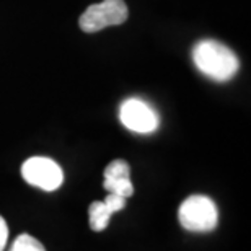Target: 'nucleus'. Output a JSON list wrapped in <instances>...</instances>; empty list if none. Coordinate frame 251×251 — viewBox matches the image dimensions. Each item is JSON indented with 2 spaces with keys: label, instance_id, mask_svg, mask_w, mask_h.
<instances>
[{
  "label": "nucleus",
  "instance_id": "nucleus-7",
  "mask_svg": "<svg viewBox=\"0 0 251 251\" xmlns=\"http://www.w3.org/2000/svg\"><path fill=\"white\" fill-rule=\"evenodd\" d=\"M103 188L111 194L121 196V198H130L134 194V186L130 178H104Z\"/></svg>",
  "mask_w": 251,
  "mask_h": 251
},
{
  "label": "nucleus",
  "instance_id": "nucleus-8",
  "mask_svg": "<svg viewBox=\"0 0 251 251\" xmlns=\"http://www.w3.org/2000/svg\"><path fill=\"white\" fill-rule=\"evenodd\" d=\"M8 251H46V248L43 247L39 240L31 237L29 233H22L15 238Z\"/></svg>",
  "mask_w": 251,
  "mask_h": 251
},
{
  "label": "nucleus",
  "instance_id": "nucleus-3",
  "mask_svg": "<svg viewBox=\"0 0 251 251\" xmlns=\"http://www.w3.org/2000/svg\"><path fill=\"white\" fill-rule=\"evenodd\" d=\"M129 17L127 5L124 0H103L101 3H95L82 13L78 25L85 33H97L108 26L123 25Z\"/></svg>",
  "mask_w": 251,
  "mask_h": 251
},
{
  "label": "nucleus",
  "instance_id": "nucleus-2",
  "mask_svg": "<svg viewBox=\"0 0 251 251\" xmlns=\"http://www.w3.org/2000/svg\"><path fill=\"white\" fill-rule=\"evenodd\" d=\"M178 220L181 224V227L189 230V232H212L219 224L217 205L207 196H189L178 207Z\"/></svg>",
  "mask_w": 251,
  "mask_h": 251
},
{
  "label": "nucleus",
  "instance_id": "nucleus-9",
  "mask_svg": "<svg viewBox=\"0 0 251 251\" xmlns=\"http://www.w3.org/2000/svg\"><path fill=\"white\" fill-rule=\"evenodd\" d=\"M130 167L126 160H113L111 163L104 168V178H129Z\"/></svg>",
  "mask_w": 251,
  "mask_h": 251
},
{
  "label": "nucleus",
  "instance_id": "nucleus-5",
  "mask_svg": "<svg viewBox=\"0 0 251 251\" xmlns=\"http://www.w3.org/2000/svg\"><path fill=\"white\" fill-rule=\"evenodd\" d=\"M119 119L124 124V127L137 134L153 132L160 124L157 111L139 98L126 100L119 109Z\"/></svg>",
  "mask_w": 251,
  "mask_h": 251
},
{
  "label": "nucleus",
  "instance_id": "nucleus-10",
  "mask_svg": "<svg viewBox=\"0 0 251 251\" xmlns=\"http://www.w3.org/2000/svg\"><path fill=\"white\" fill-rule=\"evenodd\" d=\"M106 204V207L109 209V212L114 214V212H119V210L124 209L126 205V198H121V196H116V194H111L109 193L106 196V199L103 201Z\"/></svg>",
  "mask_w": 251,
  "mask_h": 251
},
{
  "label": "nucleus",
  "instance_id": "nucleus-6",
  "mask_svg": "<svg viewBox=\"0 0 251 251\" xmlns=\"http://www.w3.org/2000/svg\"><path fill=\"white\" fill-rule=\"evenodd\" d=\"M111 215L113 214L109 212V209L106 207V204H104L103 201H95L88 207L90 228H92L93 232H103V230H106Z\"/></svg>",
  "mask_w": 251,
  "mask_h": 251
},
{
  "label": "nucleus",
  "instance_id": "nucleus-11",
  "mask_svg": "<svg viewBox=\"0 0 251 251\" xmlns=\"http://www.w3.org/2000/svg\"><path fill=\"white\" fill-rule=\"evenodd\" d=\"M7 242H8V227H7V222L3 220V217L0 215V251L5 250Z\"/></svg>",
  "mask_w": 251,
  "mask_h": 251
},
{
  "label": "nucleus",
  "instance_id": "nucleus-4",
  "mask_svg": "<svg viewBox=\"0 0 251 251\" xmlns=\"http://www.w3.org/2000/svg\"><path fill=\"white\" fill-rule=\"evenodd\" d=\"M22 176L28 184L43 191H56L64 183V172L52 158L31 157L22 165Z\"/></svg>",
  "mask_w": 251,
  "mask_h": 251
},
{
  "label": "nucleus",
  "instance_id": "nucleus-1",
  "mask_svg": "<svg viewBox=\"0 0 251 251\" xmlns=\"http://www.w3.org/2000/svg\"><path fill=\"white\" fill-rule=\"evenodd\" d=\"M193 61L201 72L215 82H227L240 69L238 57L232 49L214 39H202L196 44Z\"/></svg>",
  "mask_w": 251,
  "mask_h": 251
}]
</instances>
